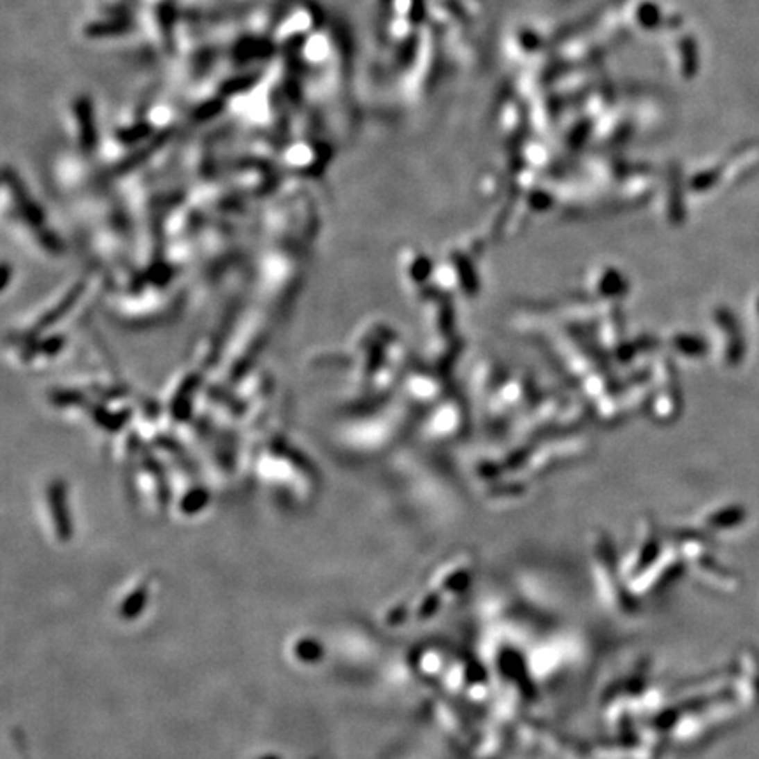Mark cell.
I'll return each mask as SVG.
<instances>
[{
  "label": "cell",
  "mask_w": 759,
  "mask_h": 759,
  "mask_svg": "<svg viewBox=\"0 0 759 759\" xmlns=\"http://www.w3.org/2000/svg\"><path fill=\"white\" fill-rule=\"evenodd\" d=\"M65 121H67V132L71 135V141H74L78 155L92 157V155L101 153V130H99L97 117H95L94 102L88 95H76L69 101L67 110H65Z\"/></svg>",
  "instance_id": "cell-1"
},
{
  "label": "cell",
  "mask_w": 759,
  "mask_h": 759,
  "mask_svg": "<svg viewBox=\"0 0 759 759\" xmlns=\"http://www.w3.org/2000/svg\"><path fill=\"white\" fill-rule=\"evenodd\" d=\"M137 32V23L130 15H110L99 12L97 18L83 23L81 34L92 41H118L128 39Z\"/></svg>",
  "instance_id": "cell-2"
}]
</instances>
